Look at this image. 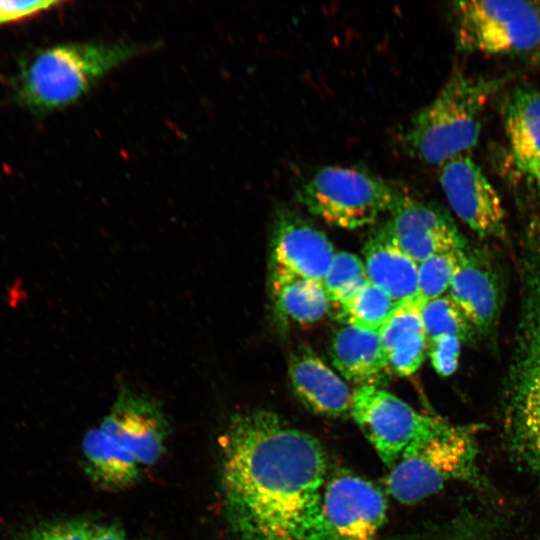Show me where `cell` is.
<instances>
[{"label": "cell", "instance_id": "7402d4cb", "mask_svg": "<svg viewBox=\"0 0 540 540\" xmlns=\"http://www.w3.org/2000/svg\"><path fill=\"white\" fill-rule=\"evenodd\" d=\"M369 282L364 262L349 252L335 253L322 281L330 303L339 305Z\"/></svg>", "mask_w": 540, "mask_h": 540}, {"label": "cell", "instance_id": "6da1fadb", "mask_svg": "<svg viewBox=\"0 0 540 540\" xmlns=\"http://www.w3.org/2000/svg\"><path fill=\"white\" fill-rule=\"evenodd\" d=\"M328 459L277 414L236 415L221 438L226 520L239 540H333L323 514Z\"/></svg>", "mask_w": 540, "mask_h": 540}, {"label": "cell", "instance_id": "30bf717a", "mask_svg": "<svg viewBox=\"0 0 540 540\" xmlns=\"http://www.w3.org/2000/svg\"><path fill=\"white\" fill-rule=\"evenodd\" d=\"M334 255L321 230L291 211L279 212L271 241L270 280L300 277L322 282Z\"/></svg>", "mask_w": 540, "mask_h": 540}, {"label": "cell", "instance_id": "e0dca14e", "mask_svg": "<svg viewBox=\"0 0 540 540\" xmlns=\"http://www.w3.org/2000/svg\"><path fill=\"white\" fill-rule=\"evenodd\" d=\"M448 291L472 327L490 330L499 311V288L491 272L463 253Z\"/></svg>", "mask_w": 540, "mask_h": 540}, {"label": "cell", "instance_id": "f1b7e54d", "mask_svg": "<svg viewBox=\"0 0 540 540\" xmlns=\"http://www.w3.org/2000/svg\"><path fill=\"white\" fill-rule=\"evenodd\" d=\"M529 175L535 180L540 195V162Z\"/></svg>", "mask_w": 540, "mask_h": 540}, {"label": "cell", "instance_id": "cb8c5ba5", "mask_svg": "<svg viewBox=\"0 0 540 540\" xmlns=\"http://www.w3.org/2000/svg\"><path fill=\"white\" fill-rule=\"evenodd\" d=\"M463 250L435 254L418 263V291L425 301L448 290L460 265Z\"/></svg>", "mask_w": 540, "mask_h": 540}, {"label": "cell", "instance_id": "4fadbf2b", "mask_svg": "<svg viewBox=\"0 0 540 540\" xmlns=\"http://www.w3.org/2000/svg\"><path fill=\"white\" fill-rule=\"evenodd\" d=\"M288 374L294 393L312 412L329 417L350 412L353 392L312 351L304 350L293 355Z\"/></svg>", "mask_w": 540, "mask_h": 540}, {"label": "cell", "instance_id": "5bb4252c", "mask_svg": "<svg viewBox=\"0 0 540 540\" xmlns=\"http://www.w3.org/2000/svg\"><path fill=\"white\" fill-rule=\"evenodd\" d=\"M425 301L420 297L399 302L379 331L388 370L409 376L421 366L428 340L421 320Z\"/></svg>", "mask_w": 540, "mask_h": 540}, {"label": "cell", "instance_id": "ac0fdd59", "mask_svg": "<svg viewBox=\"0 0 540 540\" xmlns=\"http://www.w3.org/2000/svg\"><path fill=\"white\" fill-rule=\"evenodd\" d=\"M504 121L514 162L530 174L540 162V90H514L506 103Z\"/></svg>", "mask_w": 540, "mask_h": 540}, {"label": "cell", "instance_id": "8fae6325", "mask_svg": "<svg viewBox=\"0 0 540 540\" xmlns=\"http://www.w3.org/2000/svg\"><path fill=\"white\" fill-rule=\"evenodd\" d=\"M379 225L412 260L462 250L464 240L450 216L435 205L408 197Z\"/></svg>", "mask_w": 540, "mask_h": 540}, {"label": "cell", "instance_id": "484cf974", "mask_svg": "<svg viewBox=\"0 0 540 540\" xmlns=\"http://www.w3.org/2000/svg\"><path fill=\"white\" fill-rule=\"evenodd\" d=\"M461 339L457 336H441L429 341V357L434 370L440 376H450L458 368Z\"/></svg>", "mask_w": 540, "mask_h": 540}, {"label": "cell", "instance_id": "83f0119b", "mask_svg": "<svg viewBox=\"0 0 540 540\" xmlns=\"http://www.w3.org/2000/svg\"><path fill=\"white\" fill-rule=\"evenodd\" d=\"M91 540H126L125 535L117 525L94 527Z\"/></svg>", "mask_w": 540, "mask_h": 540}, {"label": "cell", "instance_id": "7a4b0ae2", "mask_svg": "<svg viewBox=\"0 0 540 540\" xmlns=\"http://www.w3.org/2000/svg\"><path fill=\"white\" fill-rule=\"evenodd\" d=\"M503 82L453 72L436 97L399 132L403 151L434 165L466 154L477 144L484 108Z\"/></svg>", "mask_w": 540, "mask_h": 540}, {"label": "cell", "instance_id": "9c48e42d", "mask_svg": "<svg viewBox=\"0 0 540 540\" xmlns=\"http://www.w3.org/2000/svg\"><path fill=\"white\" fill-rule=\"evenodd\" d=\"M439 182L455 214L480 237L505 232L501 199L481 168L466 153L440 165Z\"/></svg>", "mask_w": 540, "mask_h": 540}, {"label": "cell", "instance_id": "9a60e30c", "mask_svg": "<svg viewBox=\"0 0 540 540\" xmlns=\"http://www.w3.org/2000/svg\"><path fill=\"white\" fill-rule=\"evenodd\" d=\"M363 253L369 282L396 303L419 296L418 263L407 256L380 226L367 239Z\"/></svg>", "mask_w": 540, "mask_h": 540}, {"label": "cell", "instance_id": "4316f807", "mask_svg": "<svg viewBox=\"0 0 540 540\" xmlns=\"http://www.w3.org/2000/svg\"><path fill=\"white\" fill-rule=\"evenodd\" d=\"M60 4L53 0H0V25L30 17Z\"/></svg>", "mask_w": 540, "mask_h": 540}, {"label": "cell", "instance_id": "52a82bcc", "mask_svg": "<svg viewBox=\"0 0 540 540\" xmlns=\"http://www.w3.org/2000/svg\"><path fill=\"white\" fill-rule=\"evenodd\" d=\"M458 50L484 54L528 52L540 44V14L522 0L453 3Z\"/></svg>", "mask_w": 540, "mask_h": 540}, {"label": "cell", "instance_id": "ba28073f", "mask_svg": "<svg viewBox=\"0 0 540 540\" xmlns=\"http://www.w3.org/2000/svg\"><path fill=\"white\" fill-rule=\"evenodd\" d=\"M322 507L333 540H376L386 519L382 492L348 471L327 481Z\"/></svg>", "mask_w": 540, "mask_h": 540}, {"label": "cell", "instance_id": "d6986e66", "mask_svg": "<svg viewBox=\"0 0 540 540\" xmlns=\"http://www.w3.org/2000/svg\"><path fill=\"white\" fill-rule=\"evenodd\" d=\"M85 468L92 480L108 489H122L140 477L135 456L101 428L89 430L82 441Z\"/></svg>", "mask_w": 540, "mask_h": 540}, {"label": "cell", "instance_id": "ffe728a7", "mask_svg": "<svg viewBox=\"0 0 540 540\" xmlns=\"http://www.w3.org/2000/svg\"><path fill=\"white\" fill-rule=\"evenodd\" d=\"M276 310L283 318L300 324L321 320L329 310V298L320 281L300 277L270 280Z\"/></svg>", "mask_w": 540, "mask_h": 540}, {"label": "cell", "instance_id": "44dd1931", "mask_svg": "<svg viewBox=\"0 0 540 540\" xmlns=\"http://www.w3.org/2000/svg\"><path fill=\"white\" fill-rule=\"evenodd\" d=\"M397 304L387 293L368 282L337 305L338 318L346 325L379 333Z\"/></svg>", "mask_w": 540, "mask_h": 540}, {"label": "cell", "instance_id": "603a6c76", "mask_svg": "<svg viewBox=\"0 0 540 540\" xmlns=\"http://www.w3.org/2000/svg\"><path fill=\"white\" fill-rule=\"evenodd\" d=\"M421 320L428 341L449 335L463 340L470 335L472 328L448 295L425 302L421 309Z\"/></svg>", "mask_w": 540, "mask_h": 540}, {"label": "cell", "instance_id": "277c9868", "mask_svg": "<svg viewBox=\"0 0 540 540\" xmlns=\"http://www.w3.org/2000/svg\"><path fill=\"white\" fill-rule=\"evenodd\" d=\"M406 196L389 181L354 166H325L296 190L298 201L326 223L344 229L374 224Z\"/></svg>", "mask_w": 540, "mask_h": 540}, {"label": "cell", "instance_id": "8992f818", "mask_svg": "<svg viewBox=\"0 0 540 540\" xmlns=\"http://www.w3.org/2000/svg\"><path fill=\"white\" fill-rule=\"evenodd\" d=\"M350 413L380 460L391 469L409 449L451 431L455 425L417 411L378 386H358Z\"/></svg>", "mask_w": 540, "mask_h": 540}, {"label": "cell", "instance_id": "5b68a950", "mask_svg": "<svg viewBox=\"0 0 540 540\" xmlns=\"http://www.w3.org/2000/svg\"><path fill=\"white\" fill-rule=\"evenodd\" d=\"M476 477V444L468 427L454 428L405 452L386 478L389 494L413 504L441 490L453 480Z\"/></svg>", "mask_w": 540, "mask_h": 540}, {"label": "cell", "instance_id": "2e32d148", "mask_svg": "<svg viewBox=\"0 0 540 540\" xmlns=\"http://www.w3.org/2000/svg\"><path fill=\"white\" fill-rule=\"evenodd\" d=\"M334 367L347 380L359 386L373 385L388 369L379 333L346 325L330 345Z\"/></svg>", "mask_w": 540, "mask_h": 540}, {"label": "cell", "instance_id": "3957f363", "mask_svg": "<svg viewBox=\"0 0 540 540\" xmlns=\"http://www.w3.org/2000/svg\"><path fill=\"white\" fill-rule=\"evenodd\" d=\"M149 48V45L126 42H84L44 49L22 75L20 100L37 112L67 107L111 71Z\"/></svg>", "mask_w": 540, "mask_h": 540}, {"label": "cell", "instance_id": "d4e9b609", "mask_svg": "<svg viewBox=\"0 0 540 540\" xmlns=\"http://www.w3.org/2000/svg\"><path fill=\"white\" fill-rule=\"evenodd\" d=\"M93 530L84 520L53 522L28 531L22 540H91Z\"/></svg>", "mask_w": 540, "mask_h": 540}, {"label": "cell", "instance_id": "7c38bea8", "mask_svg": "<svg viewBox=\"0 0 540 540\" xmlns=\"http://www.w3.org/2000/svg\"><path fill=\"white\" fill-rule=\"evenodd\" d=\"M99 428L131 452L141 465H152L161 458L169 433L161 408L126 386L120 388Z\"/></svg>", "mask_w": 540, "mask_h": 540}]
</instances>
